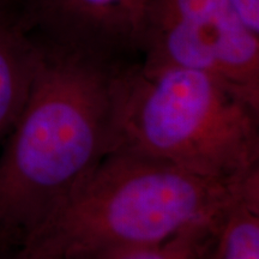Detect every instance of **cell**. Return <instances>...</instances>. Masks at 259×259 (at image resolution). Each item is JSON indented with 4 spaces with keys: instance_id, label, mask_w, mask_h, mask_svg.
<instances>
[{
    "instance_id": "cell-7",
    "label": "cell",
    "mask_w": 259,
    "mask_h": 259,
    "mask_svg": "<svg viewBox=\"0 0 259 259\" xmlns=\"http://www.w3.org/2000/svg\"><path fill=\"white\" fill-rule=\"evenodd\" d=\"M219 223L187 227L158 245L105 246L73 252L65 259H205L215 245Z\"/></svg>"
},
{
    "instance_id": "cell-2",
    "label": "cell",
    "mask_w": 259,
    "mask_h": 259,
    "mask_svg": "<svg viewBox=\"0 0 259 259\" xmlns=\"http://www.w3.org/2000/svg\"><path fill=\"white\" fill-rule=\"evenodd\" d=\"M113 125V151L225 183L259 171V111L200 71L126 61L114 80Z\"/></svg>"
},
{
    "instance_id": "cell-10",
    "label": "cell",
    "mask_w": 259,
    "mask_h": 259,
    "mask_svg": "<svg viewBox=\"0 0 259 259\" xmlns=\"http://www.w3.org/2000/svg\"><path fill=\"white\" fill-rule=\"evenodd\" d=\"M244 23L259 35V0H229Z\"/></svg>"
},
{
    "instance_id": "cell-3",
    "label": "cell",
    "mask_w": 259,
    "mask_h": 259,
    "mask_svg": "<svg viewBox=\"0 0 259 259\" xmlns=\"http://www.w3.org/2000/svg\"><path fill=\"white\" fill-rule=\"evenodd\" d=\"M257 178L259 171L225 183L156 158L113 151L24 240L34 239L63 259L105 246L158 245L187 227L218 221Z\"/></svg>"
},
{
    "instance_id": "cell-8",
    "label": "cell",
    "mask_w": 259,
    "mask_h": 259,
    "mask_svg": "<svg viewBox=\"0 0 259 259\" xmlns=\"http://www.w3.org/2000/svg\"><path fill=\"white\" fill-rule=\"evenodd\" d=\"M215 259H259V178L247 184L223 213Z\"/></svg>"
},
{
    "instance_id": "cell-5",
    "label": "cell",
    "mask_w": 259,
    "mask_h": 259,
    "mask_svg": "<svg viewBox=\"0 0 259 259\" xmlns=\"http://www.w3.org/2000/svg\"><path fill=\"white\" fill-rule=\"evenodd\" d=\"M52 42L115 60L138 53L149 0H35Z\"/></svg>"
},
{
    "instance_id": "cell-6",
    "label": "cell",
    "mask_w": 259,
    "mask_h": 259,
    "mask_svg": "<svg viewBox=\"0 0 259 259\" xmlns=\"http://www.w3.org/2000/svg\"><path fill=\"white\" fill-rule=\"evenodd\" d=\"M41 44L22 25L0 19V141L11 132L30 92Z\"/></svg>"
},
{
    "instance_id": "cell-4",
    "label": "cell",
    "mask_w": 259,
    "mask_h": 259,
    "mask_svg": "<svg viewBox=\"0 0 259 259\" xmlns=\"http://www.w3.org/2000/svg\"><path fill=\"white\" fill-rule=\"evenodd\" d=\"M138 53L149 69L208 73L259 111V35L229 0H149Z\"/></svg>"
},
{
    "instance_id": "cell-11",
    "label": "cell",
    "mask_w": 259,
    "mask_h": 259,
    "mask_svg": "<svg viewBox=\"0 0 259 259\" xmlns=\"http://www.w3.org/2000/svg\"><path fill=\"white\" fill-rule=\"evenodd\" d=\"M205 259H215V245H213L212 250L210 251V253H209L208 255H206Z\"/></svg>"
},
{
    "instance_id": "cell-1",
    "label": "cell",
    "mask_w": 259,
    "mask_h": 259,
    "mask_svg": "<svg viewBox=\"0 0 259 259\" xmlns=\"http://www.w3.org/2000/svg\"><path fill=\"white\" fill-rule=\"evenodd\" d=\"M115 60L41 44L27 102L0 156V242L21 244L114 150Z\"/></svg>"
},
{
    "instance_id": "cell-9",
    "label": "cell",
    "mask_w": 259,
    "mask_h": 259,
    "mask_svg": "<svg viewBox=\"0 0 259 259\" xmlns=\"http://www.w3.org/2000/svg\"><path fill=\"white\" fill-rule=\"evenodd\" d=\"M0 259H63L59 254L32 239L21 244H0Z\"/></svg>"
}]
</instances>
